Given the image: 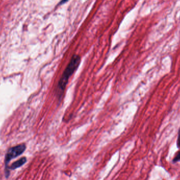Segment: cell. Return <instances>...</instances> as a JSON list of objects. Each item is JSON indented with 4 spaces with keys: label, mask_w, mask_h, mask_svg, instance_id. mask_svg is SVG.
Segmentation results:
<instances>
[{
    "label": "cell",
    "mask_w": 180,
    "mask_h": 180,
    "mask_svg": "<svg viewBox=\"0 0 180 180\" xmlns=\"http://www.w3.org/2000/svg\"><path fill=\"white\" fill-rule=\"evenodd\" d=\"M81 60L80 56L77 55H73L68 66L65 68V70L59 81L57 86V92L60 99L62 96L64 91L65 90L68 81V79L78 68L81 63Z\"/></svg>",
    "instance_id": "6da1fadb"
},
{
    "label": "cell",
    "mask_w": 180,
    "mask_h": 180,
    "mask_svg": "<svg viewBox=\"0 0 180 180\" xmlns=\"http://www.w3.org/2000/svg\"><path fill=\"white\" fill-rule=\"evenodd\" d=\"M179 161H180V150L175 155V157H174L173 160V162H177Z\"/></svg>",
    "instance_id": "277c9868"
},
{
    "label": "cell",
    "mask_w": 180,
    "mask_h": 180,
    "mask_svg": "<svg viewBox=\"0 0 180 180\" xmlns=\"http://www.w3.org/2000/svg\"></svg>",
    "instance_id": "8992f818"
},
{
    "label": "cell",
    "mask_w": 180,
    "mask_h": 180,
    "mask_svg": "<svg viewBox=\"0 0 180 180\" xmlns=\"http://www.w3.org/2000/svg\"><path fill=\"white\" fill-rule=\"evenodd\" d=\"M26 161L27 159L26 157H22L16 162H14L13 164L11 165L10 166H8L6 169H8V170H16V169L23 166L26 163Z\"/></svg>",
    "instance_id": "3957f363"
},
{
    "label": "cell",
    "mask_w": 180,
    "mask_h": 180,
    "mask_svg": "<svg viewBox=\"0 0 180 180\" xmlns=\"http://www.w3.org/2000/svg\"><path fill=\"white\" fill-rule=\"evenodd\" d=\"M26 149V145L24 144H20L17 146H14L8 149L5 157V164L6 168L10 161L15 159L23 153Z\"/></svg>",
    "instance_id": "7a4b0ae2"
},
{
    "label": "cell",
    "mask_w": 180,
    "mask_h": 180,
    "mask_svg": "<svg viewBox=\"0 0 180 180\" xmlns=\"http://www.w3.org/2000/svg\"><path fill=\"white\" fill-rule=\"evenodd\" d=\"M177 146L178 148L180 149V129L179 132V135H178V139H177Z\"/></svg>",
    "instance_id": "5b68a950"
}]
</instances>
